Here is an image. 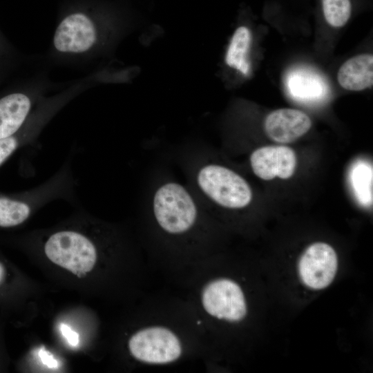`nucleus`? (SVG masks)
<instances>
[{"label":"nucleus","instance_id":"obj_8","mask_svg":"<svg viewBox=\"0 0 373 373\" xmlns=\"http://www.w3.org/2000/svg\"><path fill=\"white\" fill-rule=\"evenodd\" d=\"M338 268L336 251L323 242L309 245L299 256L296 265L299 280L312 291L328 287L334 280Z\"/></svg>","mask_w":373,"mask_h":373},{"label":"nucleus","instance_id":"obj_10","mask_svg":"<svg viewBox=\"0 0 373 373\" xmlns=\"http://www.w3.org/2000/svg\"><path fill=\"white\" fill-rule=\"evenodd\" d=\"M254 173L260 179L270 180L276 177L291 178L296 166V155L289 146L271 145L256 149L250 155Z\"/></svg>","mask_w":373,"mask_h":373},{"label":"nucleus","instance_id":"obj_4","mask_svg":"<svg viewBox=\"0 0 373 373\" xmlns=\"http://www.w3.org/2000/svg\"><path fill=\"white\" fill-rule=\"evenodd\" d=\"M191 189L202 204L230 210L246 208L253 194L248 182L233 170L221 164L201 162L192 171Z\"/></svg>","mask_w":373,"mask_h":373},{"label":"nucleus","instance_id":"obj_11","mask_svg":"<svg viewBox=\"0 0 373 373\" xmlns=\"http://www.w3.org/2000/svg\"><path fill=\"white\" fill-rule=\"evenodd\" d=\"M38 95L27 90H12L0 96V139L18 131L36 108Z\"/></svg>","mask_w":373,"mask_h":373},{"label":"nucleus","instance_id":"obj_15","mask_svg":"<svg viewBox=\"0 0 373 373\" xmlns=\"http://www.w3.org/2000/svg\"><path fill=\"white\" fill-rule=\"evenodd\" d=\"M251 42L249 28L245 26H238L231 39L224 57L225 64L245 77L249 75L251 68L249 59Z\"/></svg>","mask_w":373,"mask_h":373},{"label":"nucleus","instance_id":"obj_18","mask_svg":"<svg viewBox=\"0 0 373 373\" xmlns=\"http://www.w3.org/2000/svg\"><path fill=\"white\" fill-rule=\"evenodd\" d=\"M59 329L64 336L66 338L68 342L73 346H77L79 343V334L72 330V329L67 325L61 323Z\"/></svg>","mask_w":373,"mask_h":373},{"label":"nucleus","instance_id":"obj_3","mask_svg":"<svg viewBox=\"0 0 373 373\" xmlns=\"http://www.w3.org/2000/svg\"><path fill=\"white\" fill-rule=\"evenodd\" d=\"M77 186L73 154H70L56 172L39 185L18 192L0 191V227L19 226L37 211L57 200L75 204Z\"/></svg>","mask_w":373,"mask_h":373},{"label":"nucleus","instance_id":"obj_5","mask_svg":"<svg viewBox=\"0 0 373 373\" xmlns=\"http://www.w3.org/2000/svg\"><path fill=\"white\" fill-rule=\"evenodd\" d=\"M46 257L78 277L95 267L98 258L97 243L82 230L59 229L50 233L43 245Z\"/></svg>","mask_w":373,"mask_h":373},{"label":"nucleus","instance_id":"obj_20","mask_svg":"<svg viewBox=\"0 0 373 373\" xmlns=\"http://www.w3.org/2000/svg\"><path fill=\"white\" fill-rule=\"evenodd\" d=\"M9 54V48L6 41L0 34V67L2 66L3 61H5Z\"/></svg>","mask_w":373,"mask_h":373},{"label":"nucleus","instance_id":"obj_1","mask_svg":"<svg viewBox=\"0 0 373 373\" xmlns=\"http://www.w3.org/2000/svg\"><path fill=\"white\" fill-rule=\"evenodd\" d=\"M151 213L159 231L174 241H193L203 229L204 207L191 188L164 181L151 195Z\"/></svg>","mask_w":373,"mask_h":373},{"label":"nucleus","instance_id":"obj_13","mask_svg":"<svg viewBox=\"0 0 373 373\" xmlns=\"http://www.w3.org/2000/svg\"><path fill=\"white\" fill-rule=\"evenodd\" d=\"M286 87L292 98L307 103L320 101L327 92V85L322 77L305 68H294L289 72Z\"/></svg>","mask_w":373,"mask_h":373},{"label":"nucleus","instance_id":"obj_2","mask_svg":"<svg viewBox=\"0 0 373 373\" xmlns=\"http://www.w3.org/2000/svg\"><path fill=\"white\" fill-rule=\"evenodd\" d=\"M121 19L120 12L110 4L99 1L79 2L69 6L55 29L54 48L64 54L88 52L97 46L102 30Z\"/></svg>","mask_w":373,"mask_h":373},{"label":"nucleus","instance_id":"obj_16","mask_svg":"<svg viewBox=\"0 0 373 373\" xmlns=\"http://www.w3.org/2000/svg\"><path fill=\"white\" fill-rule=\"evenodd\" d=\"M350 183L358 201L363 206L372 202V168L369 164L358 161L351 169Z\"/></svg>","mask_w":373,"mask_h":373},{"label":"nucleus","instance_id":"obj_9","mask_svg":"<svg viewBox=\"0 0 373 373\" xmlns=\"http://www.w3.org/2000/svg\"><path fill=\"white\" fill-rule=\"evenodd\" d=\"M71 97L70 94H66L40 102L18 131L0 139V167L19 150L35 142L47 123Z\"/></svg>","mask_w":373,"mask_h":373},{"label":"nucleus","instance_id":"obj_7","mask_svg":"<svg viewBox=\"0 0 373 373\" xmlns=\"http://www.w3.org/2000/svg\"><path fill=\"white\" fill-rule=\"evenodd\" d=\"M131 355L146 365H167L179 360L184 353L180 336L169 327L146 325L136 331L128 342Z\"/></svg>","mask_w":373,"mask_h":373},{"label":"nucleus","instance_id":"obj_21","mask_svg":"<svg viewBox=\"0 0 373 373\" xmlns=\"http://www.w3.org/2000/svg\"><path fill=\"white\" fill-rule=\"evenodd\" d=\"M4 274H5L4 267H3V265L0 262V283H1V281L3 279Z\"/></svg>","mask_w":373,"mask_h":373},{"label":"nucleus","instance_id":"obj_6","mask_svg":"<svg viewBox=\"0 0 373 373\" xmlns=\"http://www.w3.org/2000/svg\"><path fill=\"white\" fill-rule=\"evenodd\" d=\"M199 303L204 314L229 324L240 323L248 314L245 293L242 286L229 277H216L204 283Z\"/></svg>","mask_w":373,"mask_h":373},{"label":"nucleus","instance_id":"obj_12","mask_svg":"<svg viewBox=\"0 0 373 373\" xmlns=\"http://www.w3.org/2000/svg\"><path fill=\"white\" fill-rule=\"evenodd\" d=\"M312 121L304 112L293 108H280L265 118L264 128L273 141L286 144L294 142L310 129Z\"/></svg>","mask_w":373,"mask_h":373},{"label":"nucleus","instance_id":"obj_14","mask_svg":"<svg viewBox=\"0 0 373 373\" xmlns=\"http://www.w3.org/2000/svg\"><path fill=\"white\" fill-rule=\"evenodd\" d=\"M337 79L339 84L349 90H362L372 86L373 56L361 54L347 60L340 67Z\"/></svg>","mask_w":373,"mask_h":373},{"label":"nucleus","instance_id":"obj_17","mask_svg":"<svg viewBox=\"0 0 373 373\" xmlns=\"http://www.w3.org/2000/svg\"><path fill=\"white\" fill-rule=\"evenodd\" d=\"M321 5L325 20L332 27H343L351 17V0H321Z\"/></svg>","mask_w":373,"mask_h":373},{"label":"nucleus","instance_id":"obj_19","mask_svg":"<svg viewBox=\"0 0 373 373\" xmlns=\"http://www.w3.org/2000/svg\"><path fill=\"white\" fill-rule=\"evenodd\" d=\"M39 356L42 363L46 365L50 368L57 367V361L53 358V356L48 352L44 350H41L39 352Z\"/></svg>","mask_w":373,"mask_h":373}]
</instances>
